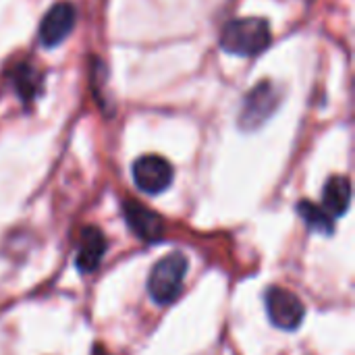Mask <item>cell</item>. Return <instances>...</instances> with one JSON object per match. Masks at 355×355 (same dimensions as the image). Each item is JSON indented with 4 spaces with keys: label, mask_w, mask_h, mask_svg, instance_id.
Returning <instances> with one entry per match:
<instances>
[{
    "label": "cell",
    "mask_w": 355,
    "mask_h": 355,
    "mask_svg": "<svg viewBox=\"0 0 355 355\" xmlns=\"http://www.w3.org/2000/svg\"><path fill=\"white\" fill-rule=\"evenodd\" d=\"M272 42L270 25L264 19H235L225 25L220 33V48L229 54L256 56L262 54Z\"/></svg>",
    "instance_id": "6da1fadb"
},
{
    "label": "cell",
    "mask_w": 355,
    "mask_h": 355,
    "mask_svg": "<svg viewBox=\"0 0 355 355\" xmlns=\"http://www.w3.org/2000/svg\"><path fill=\"white\" fill-rule=\"evenodd\" d=\"M189 262L181 252L166 254L162 260H158L148 277V291L150 297L158 306H168L173 304L183 289V281L187 275Z\"/></svg>",
    "instance_id": "7a4b0ae2"
},
{
    "label": "cell",
    "mask_w": 355,
    "mask_h": 355,
    "mask_svg": "<svg viewBox=\"0 0 355 355\" xmlns=\"http://www.w3.org/2000/svg\"><path fill=\"white\" fill-rule=\"evenodd\" d=\"M266 302V314L268 320L281 329V331H295L300 329L304 316H306V306L302 300L283 287H270L264 295Z\"/></svg>",
    "instance_id": "3957f363"
},
{
    "label": "cell",
    "mask_w": 355,
    "mask_h": 355,
    "mask_svg": "<svg viewBox=\"0 0 355 355\" xmlns=\"http://www.w3.org/2000/svg\"><path fill=\"white\" fill-rule=\"evenodd\" d=\"M279 102H281V94L275 83H270V81L258 83L245 98V104H243V110L239 116V125L245 131L260 127L277 110Z\"/></svg>",
    "instance_id": "277c9868"
},
{
    "label": "cell",
    "mask_w": 355,
    "mask_h": 355,
    "mask_svg": "<svg viewBox=\"0 0 355 355\" xmlns=\"http://www.w3.org/2000/svg\"><path fill=\"white\" fill-rule=\"evenodd\" d=\"M133 181L139 191L156 196L171 187L173 183V166L166 158L148 154L133 162Z\"/></svg>",
    "instance_id": "5b68a950"
},
{
    "label": "cell",
    "mask_w": 355,
    "mask_h": 355,
    "mask_svg": "<svg viewBox=\"0 0 355 355\" xmlns=\"http://www.w3.org/2000/svg\"><path fill=\"white\" fill-rule=\"evenodd\" d=\"M75 27V6L71 2H58L54 4L40 25V42L44 46H58L64 42Z\"/></svg>",
    "instance_id": "8992f818"
},
{
    "label": "cell",
    "mask_w": 355,
    "mask_h": 355,
    "mask_svg": "<svg viewBox=\"0 0 355 355\" xmlns=\"http://www.w3.org/2000/svg\"><path fill=\"white\" fill-rule=\"evenodd\" d=\"M129 229L146 243H156L164 235V220L139 202L127 200L123 206Z\"/></svg>",
    "instance_id": "52a82bcc"
},
{
    "label": "cell",
    "mask_w": 355,
    "mask_h": 355,
    "mask_svg": "<svg viewBox=\"0 0 355 355\" xmlns=\"http://www.w3.org/2000/svg\"><path fill=\"white\" fill-rule=\"evenodd\" d=\"M106 237L98 227H85L79 237L77 254H75V266L79 272H94L104 254H106Z\"/></svg>",
    "instance_id": "ba28073f"
},
{
    "label": "cell",
    "mask_w": 355,
    "mask_h": 355,
    "mask_svg": "<svg viewBox=\"0 0 355 355\" xmlns=\"http://www.w3.org/2000/svg\"><path fill=\"white\" fill-rule=\"evenodd\" d=\"M352 204V183L347 177H331L322 191V208L335 218L343 216Z\"/></svg>",
    "instance_id": "9c48e42d"
},
{
    "label": "cell",
    "mask_w": 355,
    "mask_h": 355,
    "mask_svg": "<svg viewBox=\"0 0 355 355\" xmlns=\"http://www.w3.org/2000/svg\"><path fill=\"white\" fill-rule=\"evenodd\" d=\"M297 212H300V216L304 218V223H306L312 231L324 233V235H331V233L335 231V220H333V216H331L322 206L304 200V202L297 204Z\"/></svg>",
    "instance_id": "30bf717a"
},
{
    "label": "cell",
    "mask_w": 355,
    "mask_h": 355,
    "mask_svg": "<svg viewBox=\"0 0 355 355\" xmlns=\"http://www.w3.org/2000/svg\"><path fill=\"white\" fill-rule=\"evenodd\" d=\"M12 81H15V87H17V92H19V96L23 100L35 98L40 87H42V75L37 71H33L29 64H19Z\"/></svg>",
    "instance_id": "8fae6325"
}]
</instances>
